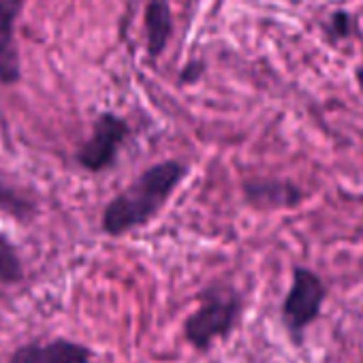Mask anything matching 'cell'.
Returning <instances> with one entry per match:
<instances>
[{"label":"cell","instance_id":"8992f818","mask_svg":"<svg viewBox=\"0 0 363 363\" xmlns=\"http://www.w3.org/2000/svg\"><path fill=\"white\" fill-rule=\"evenodd\" d=\"M24 0H0V84L11 86L20 79V54L13 41V24Z\"/></svg>","mask_w":363,"mask_h":363},{"label":"cell","instance_id":"5b68a950","mask_svg":"<svg viewBox=\"0 0 363 363\" xmlns=\"http://www.w3.org/2000/svg\"><path fill=\"white\" fill-rule=\"evenodd\" d=\"M92 350L73 340H52L48 344H26L13 350L7 363H90Z\"/></svg>","mask_w":363,"mask_h":363},{"label":"cell","instance_id":"7c38bea8","mask_svg":"<svg viewBox=\"0 0 363 363\" xmlns=\"http://www.w3.org/2000/svg\"><path fill=\"white\" fill-rule=\"evenodd\" d=\"M357 84H359V88H361V92H363V62H361V67L357 69Z\"/></svg>","mask_w":363,"mask_h":363},{"label":"cell","instance_id":"ba28073f","mask_svg":"<svg viewBox=\"0 0 363 363\" xmlns=\"http://www.w3.org/2000/svg\"><path fill=\"white\" fill-rule=\"evenodd\" d=\"M145 28H147V48L152 56H158L171 35V13L164 0H150L145 9Z\"/></svg>","mask_w":363,"mask_h":363},{"label":"cell","instance_id":"7a4b0ae2","mask_svg":"<svg viewBox=\"0 0 363 363\" xmlns=\"http://www.w3.org/2000/svg\"><path fill=\"white\" fill-rule=\"evenodd\" d=\"M242 312V297L229 286H210L201 295V306L186 318V340L197 350H208L214 340L233 331Z\"/></svg>","mask_w":363,"mask_h":363},{"label":"cell","instance_id":"3957f363","mask_svg":"<svg viewBox=\"0 0 363 363\" xmlns=\"http://www.w3.org/2000/svg\"><path fill=\"white\" fill-rule=\"evenodd\" d=\"M327 297V286L318 274L297 265L293 269V284L282 301V323L289 335L299 344L306 329L318 318Z\"/></svg>","mask_w":363,"mask_h":363},{"label":"cell","instance_id":"6da1fadb","mask_svg":"<svg viewBox=\"0 0 363 363\" xmlns=\"http://www.w3.org/2000/svg\"><path fill=\"white\" fill-rule=\"evenodd\" d=\"M186 173L189 167L179 160H162L147 167L124 193L105 206L101 216L103 231L118 238L143 227L158 214Z\"/></svg>","mask_w":363,"mask_h":363},{"label":"cell","instance_id":"9c48e42d","mask_svg":"<svg viewBox=\"0 0 363 363\" xmlns=\"http://www.w3.org/2000/svg\"><path fill=\"white\" fill-rule=\"evenodd\" d=\"M24 278L22 261L13 244L0 233V284H18Z\"/></svg>","mask_w":363,"mask_h":363},{"label":"cell","instance_id":"8fae6325","mask_svg":"<svg viewBox=\"0 0 363 363\" xmlns=\"http://www.w3.org/2000/svg\"><path fill=\"white\" fill-rule=\"evenodd\" d=\"M0 210H7L16 216H24L26 212L33 210L30 201H24L20 195H16L11 189L0 186Z\"/></svg>","mask_w":363,"mask_h":363},{"label":"cell","instance_id":"30bf717a","mask_svg":"<svg viewBox=\"0 0 363 363\" xmlns=\"http://www.w3.org/2000/svg\"><path fill=\"white\" fill-rule=\"evenodd\" d=\"M350 33H352V18L346 11H335L327 22V37L331 41H342L348 39Z\"/></svg>","mask_w":363,"mask_h":363},{"label":"cell","instance_id":"277c9868","mask_svg":"<svg viewBox=\"0 0 363 363\" xmlns=\"http://www.w3.org/2000/svg\"><path fill=\"white\" fill-rule=\"evenodd\" d=\"M128 137V124L116 113H103L92 126V135L75 152V160L82 169L99 173L113 164L120 147Z\"/></svg>","mask_w":363,"mask_h":363},{"label":"cell","instance_id":"52a82bcc","mask_svg":"<svg viewBox=\"0 0 363 363\" xmlns=\"http://www.w3.org/2000/svg\"><path fill=\"white\" fill-rule=\"evenodd\" d=\"M242 191L246 201L255 208H293L301 201V189L289 179H246Z\"/></svg>","mask_w":363,"mask_h":363}]
</instances>
